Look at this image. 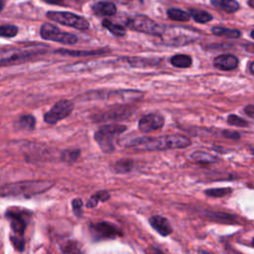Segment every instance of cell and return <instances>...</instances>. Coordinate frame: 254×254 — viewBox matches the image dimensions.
<instances>
[{"instance_id": "6da1fadb", "label": "cell", "mask_w": 254, "mask_h": 254, "mask_svg": "<svg viewBox=\"0 0 254 254\" xmlns=\"http://www.w3.org/2000/svg\"><path fill=\"white\" fill-rule=\"evenodd\" d=\"M190 145V140L183 135H166L161 137H139L131 139L126 146L136 150L164 151L170 149H182Z\"/></svg>"}, {"instance_id": "7a4b0ae2", "label": "cell", "mask_w": 254, "mask_h": 254, "mask_svg": "<svg viewBox=\"0 0 254 254\" xmlns=\"http://www.w3.org/2000/svg\"><path fill=\"white\" fill-rule=\"evenodd\" d=\"M54 185L55 182L48 180H32L6 184L0 188V197L29 198L49 190Z\"/></svg>"}, {"instance_id": "3957f363", "label": "cell", "mask_w": 254, "mask_h": 254, "mask_svg": "<svg viewBox=\"0 0 254 254\" xmlns=\"http://www.w3.org/2000/svg\"><path fill=\"white\" fill-rule=\"evenodd\" d=\"M5 216L9 221L10 227L13 232L10 235L11 242L16 250L22 251L24 249L23 234L26 229L30 213L25 209L13 207L6 211Z\"/></svg>"}, {"instance_id": "277c9868", "label": "cell", "mask_w": 254, "mask_h": 254, "mask_svg": "<svg viewBox=\"0 0 254 254\" xmlns=\"http://www.w3.org/2000/svg\"><path fill=\"white\" fill-rule=\"evenodd\" d=\"M44 53L40 47L8 48L0 50V66H7L26 62L33 57Z\"/></svg>"}, {"instance_id": "5b68a950", "label": "cell", "mask_w": 254, "mask_h": 254, "mask_svg": "<svg viewBox=\"0 0 254 254\" xmlns=\"http://www.w3.org/2000/svg\"><path fill=\"white\" fill-rule=\"evenodd\" d=\"M126 131V126L121 124H108L100 127L94 134V139L104 153L114 150V140Z\"/></svg>"}, {"instance_id": "8992f818", "label": "cell", "mask_w": 254, "mask_h": 254, "mask_svg": "<svg viewBox=\"0 0 254 254\" xmlns=\"http://www.w3.org/2000/svg\"><path fill=\"white\" fill-rule=\"evenodd\" d=\"M161 36L167 45L184 46L196 41L199 34L196 31L184 27H170L164 29Z\"/></svg>"}, {"instance_id": "52a82bcc", "label": "cell", "mask_w": 254, "mask_h": 254, "mask_svg": "<svg viewBox=\"0 0 254 254\" xmlns=\"http://www.w3.org/2000/svg\"><path fill=\"white\" fill-rule=\"evenodd\" d=\"M47 18L60 23L64 26H69L77 30H86L89 27V23L83 17L77 16L69 12H58L50 11L46 14Z\"/></svg>"}, {"instance_id": "ba28073f", "label": "cell", "mask_w": 254, "mask_h": 254, "mask_svg": "<svg viewBox=\"0 0 254 254\" xmlns=\"http://www.w3.org/2000/svg\"><path fill=\"white\" fill-rule=\"evenodd\" d=\"M41 36L45 40L62 43L64 45H73L77 42V37L73 34L61 31L58 27L45 23L42 25L40 30Z\"/></svg>"}, {"instance_id": "9c48e42d", "label": "cell", "mask_w": 254, "mask_h": 254, "mask_svg": "<svg viewBox=\"0 0 254 254\" xmlns=\"http://www.w3.org/2000/svg\"><path fill=\"white\" fill-rule=\"evenodd\" d=\"M73 110V103L67 99H62L56 102L53 107L44 115V121L48 124H56L66 118Z\"/></svg>"}, {"instance_id": "30bf717a", "label": "cell", "mask_w": 254, "mask_h": 254, "mask_svg": "<svg viewBox=\"0 0 254 254\" xmlns=\"http://www.w3.org/2000/svg\"><path fill=\"white\" fill-rule=\"evenodd\" d=\"M127 25L129 28L135 31L150 34V35H156V36H161V34L164 31V28L162 26H160L150 18L142 15H137L129 19L127 22Z\"/></svg>"}, {"instance_id": "8fae6325", "label": "cell", "mask_w": 254, "mask_h": 254, "mask_svg": "<svg viewBox=\"0 0 254 254\" xmlns=\"http://www.w3.org/2000/svg\"><path fill=\"white\" fill-rule=\"evenodd\" d=\"M89 231L92 237L96 240L114 239L115 237L122 235V233L116 226L106 221H100L90 224Z\"/></svg>"}, {"instance_id": "7c38bea8", "label": "cell", "mask_w": 254, "mask_h": 254, "mask_svg": "<svg viewBox=\"0 0 254 254\" xmlns=\"http://www.w3.org/2000/svg\"><path fill=\"white\" fill-rule=\"evenodd\" d=\"M165 119L162 115L158 113H150L145 116H143L139 122H138V127L142 132H151L153 130L160 129L161 127L164 126Z\"/></svg>"}, {"instance_id": "4fadbf2b", "label": "cell", "mask_w": 254, "mask_h": 254, "mask_svg": "<svg viewBox=\"0 0 254 254\" xmlns=\"http://www.w3.org/2000/svg\"><path fill=\"white\" fill-rule=\"evenodd\" d=\"M213 65L220 70H232L238 65V59L230 54L217 56L213 60Z\"/></svg>"}, {"instance_id": "5bb4252c", "label": "cell", "mask_w": 254, "mask_h": 254, "mask_svg": "<svg viewBox=\"0 0 254 254\" xmlns=\"http://www.w3.org/2000/svg\"><path fill=\"white\" fill-rule=\"evenodd\" d=\"M149 222L151 226L163 236H168L172 233V225L169 220L164 216L153 215L152 217H150Z\"/></svg>"}, {"instance_id": "9a60e30c", "label": "cell", "mask_w": 254, "mask_h": 254, "mask_svg": "<svg viewBox=\"0 0 254 254\" xmlns=\"http://www.w3.org/2000/svg\"><path fill=\"white\" fill-rule=\"evenodd\" d=\"M92 10L95 14L101 16H111L116 13V7L111 2L100 1L92 6Z\"/></svg>"}, {"instance_id": "2e32d148", "label": "cell", "mask_w": 254, "mask_h": 254, "mask_svg": "<svg viewBox=\"0 0 254 254\" xmlns=\"http://www.w3.org/2000/svg\"><path fill=\"white\" fill-rule=\"evenodd\" d=\"M211 3L227 13H233L239 9V4L235 0H211Z\"/></svg>"}, {"instance_id": "e0dca14e", "label": "cell", "mask_w": 254, "mask_h": 254, "mask_svg": "<svg viewBox=\"0 0 254 254\" xmlns=\"http://www.w3.org/2000/svg\"><path fill=\"white\" fill-rule=\"evenodd\" d=\"M171 64L176 67H189L192 64V60L188 55H175L171 58Z\"/></svg>"}, {"instance_id": "ac0fdd59", "label": "cell", "mask_w": 254, "mask_h": 254, "mask_svg": "<svg viewBox=\"0 0 254 254\" xmlns=\"http://www.w3.org/2000/svg\"><path fill=\"white\" fill-rule=\"evenodd\" d=\"M190 158L199 164H211L216 161V157L202 151H196L190 155Z\"/></svg>"}, {"instance_id": "d6986e66", "label": "cell", "mask_w": 254, "mask_h": 254, "mask_svg": "<svg viewBox=\"0 0 254 254\" xmlns=\"http://www.w3.org/2000/svg\"><path fill=\"white\" fill-rule=\"evenodd\" d=\"M57 53L62 55L73 56V57H88V56H96L105 53L104 50H97V51H69V50H59Z\"/></svg>"}, {"instance_id": "ffe728a7", "label": "cell", "mask_w": 254, "mask_h": 254, "mask_svg": "<svg viewBox=\"0 0 254 254\" xmlns=\"http://www.w3.org/2000/svg\"><path fill=\"white\" fill-rule=\"evenodd\" d=\"M212 33L216 36L232 38V39L240 37V32L238 30L228 29V28H223V27H214V28H212Z\"/></svg>"}, {"instance_id": "44dd1931", "label": "cell", "mask_w": 254, "mask_h": 254, "mask_svg": "<svg viewBox=\"0 0 254 254\" xmlns=\"http://www.w3.org/2000/svg\"><path fill=\"white\" fill-rule=\"evenodd\" d=\"M110 197V193L106 190H99L93 195L90 196V198L86 202L87 207H94L97 205L99 201H105Z\"/></svg>"}, {"instance_id": "7402d4cb", "label": "cell", "mask_w": 254, "mask_h": 254, "mask_svg": "<svg viewBox=\"0 0 254 254\" xmlns=\"http://www.w3.org/2000/svg\"><path fill=\"white\" fill-rule=\"evenodd\" d=\"M102 25H103V27H105L111 34H113V35L116 36V37H122V36H124L125 33H126L125 28H124L123 26L114 24V23H112V22L109 21V20H103Z\"/></svg>"}, {"instance_id": "603a6c76", "label": "cell", "mask_w": 254, "mask_h": 254, "mask_svg": "<svg viewBox=\"0 0 254 254\" xmlns=\"http://www.w3.org/2000/svg\"><path fill=\"white\" fill-rule=\"evenodd\" d=\"M190 16H191L197 23H207L212 19L210 14L197 9H190Z\"/></svg>"}, {"instance_id": "cb8c5ba5", "label": "cell", "mask_w": 254, "mask_h": 254, "mask_svg": "<svg viewBox=\"0 0 254 254\" xmlns=\"http://www.w3.org/2000/svg\"><path fill=\"white\" fill-rule=\"evenodd\" d=\"M167 14L170 19L175 20V21L186 22V21H189V19H190V14L183 10H180V9H175V8L169 9Z\"/></svg>"}, {"instance_id": "d4e9b609", "label": "cell", "mask_w": 254, "mask_h": 254, "mask_svg": "<svg viewBox=\"0 0 254 254\" xmlns=\"http://www.w3.org/2000/svg\"><path fill=\"white\" fill-rule=\"evenodd\" d=\"M133 168V162L131 160H120L114 165V171L116 173L124 174L128 173Z\"/></svg>"}, {"instance_id": "484cf974", "label": "cell", "mask_w": 254, "mask_h": 254, "mask_svg": "<svg viewBox=\"0 0 254 254\" xmlns=\"http://www.w3.org/2000/svg\"><path fill=\"white\" fill-rule=\"evenodd\" d=\"M19 124L24 129L32 130V129H34V127L36 125V119H35V117L33 115L27 114V115H24V116H22L20 118Z\"/></svg>"}, {"instance_id": "4316f807", "label": "cell", "mask_w": 254, "mask_h": 254, "mask_svg": "<svg viewBox=\"0 0 254 254\" xmlns=\"http://www.w3.org/2000/svg\"><path fill=\"white\" fill-rule=\"evenodd\" d=\"M18 33V28L14 25H3L0 26V37L12 38Z\"/></svg>"}, {"instance_id": "83f0119b", "label": "cell", "mask_w": 254, "mask_h": 254, "mask_svg": "<svg viewBox=\"0 0 254 254\" xmlns=\"http://www.w3.org/2000/svg\"><path fill=\"white\" fill-rule=\"evenodd\" d=\"M79 154V150H65L61 154V159L66 163H72L77 160Z\"/></svg>"}, {"instance_id": "f1b7e54d", "label": "cell", "mask_w": 254, "mask_h": 254, "mask_svg": "<svg viewBox=\"0 0 254 254\" xmlns=\"http://www.w3.org/2000/svg\"><path fill=\"white\" fill-rule=\"evenodd\" d=\"M231 192V189L229 188H220V189H210V190H206L204 191V193L208 196L211 197H222L228 193Z\"/></svg>"}, {"instance_id": "f546056e", "label": "cell", "mask_w": 254, "mask_h": 254, "mask_svg": "<svg viewBox=\"0 0 254 254\" xmlns=\"http://www.w3.org/2000/svg\"><path fill=\"white\" fill-rule=\"evenodd\" d=\"M227 123L231 126H236V127H246L248 125V122L239 116L235 114H230L227 117Z\"/></svg>"}, {"instance_id": "4dcf8cb0", "label": "cell", "mask_w": 254, "mask_h": 254, "mask_svg": "<svg viewBox=\"0 0 254 254\" xmlns=\"http://www.w3.org/2000/svg\"><path fill=\"white\" fill-rule=\"evenodd\" d=\"M127 110H116V111H109L107 113H105L102 116L101 120H114L116 118H124L127 117L128 114H124L127 113Z\"/></svg>"}, {"instance_id": "1f68e13d", "label": "cell", "mask_w": 254, "mask_h": 254, "mask_svg": "<svg viewBox=\"0 0 254 254\" xmlns=\"http://www.w3.org/2000/svg\"><path fill=\"white\" fill-rule=\"evenodd\" d=\"M213 219L215 220H219V221H234L235 220V216L229 214V213H222V212H214L211 213L210 215Z\"/></svg>"}, {"instance_id": "d6a6232c", "label": "cell", "mask_w": 254, "mask_h": 254, "mask_svg": "<svg viewBox=\"0 0 254 254\" xmlns=\"http://www.w3.org/2000/svg\"><path fill=\"white\" fill-rule=\"evenodd\" d=\"M71 204H72V209H73V212L77 215V216H80L82 211H81V208H82V200L80 198H74L72 201H71Z\"/></svg>"}, {"instance_id": "836d02e7", "label": "cell", "mask_w": 254, "mask_h": 254, "mask_svg": "<svg viewBox=\"0 0 254 254\" xmlns=\"http://www.w3.org/2000/svg\"><path fill=\"white\" fill-rule=\"evenodd\" d=\"M223 135L226 137V138H229V139H232V140H238L240 138V134L238 132H235V131H230V130H225L223 131Z\"/></svg>"}, {"instance_id": "e575fe53", "label": "cell", "mask_w": 254, "mask_h": 254, "mask_svg": "<svg viewBox=\"0 0 254 254\" xmlns=\"http://www.w3.org/2000/svg\"><path fill=\"white\" fill-rule=\"evenodd\" d=\"M63 251L70 253V252H78V249H77V246H74L70 241L67 244H65V246L63 247Z\"/></svg>"}, {"instance_id": "d590c367", "label": "cell", "mask_w": 254, "mask_h": 254, "mask_svg": "<svg viewBox=\"0 0 254 254\" xmlns=\"http://www.w3.org/2000/svg\"><path fill=\"white\" fill-rule=\"evenodd\" d=\"M244 112L247 116H249L251 118H254V105L249 104V105L245 106L244 107Z\"/></svg>"}, {"instance_id": "8d00e7d4", "label": "cell", "mask_w": 254, "mask_h": 254, "mask_svg": "<svg viewBox=\"0 0 254 254\" xmlns=\"http://www.w3.org/2000/svg\"><path fill=\"white\" fill-rule=\"evenodd\" d=\"M49 4H61L64 0H43Z\"/></svg>"}, {"instance_id": "74e56055", "label": "cell", "mask_w": 254, "mask_h": 254, "mask_svg": "<svg viewBox=\"0 0 254 254\" xmlns=\"http://www.w3.org/2000/svg\"><path fill=\"white\" fill-rule=\"evenodd\" d=\"M249 71H250L252 74H254V62L250 63V64H249Z\"/></svg>"}, {"instance_id": "f35d334b", "label": "cell", "mask_w": 254, "mask_h": 254, "mask_svg": "<svg viewBox=\"0 0 254 254\" xmlns=\"http://www.w3.org/2000/svg\"><path fill=\"white\" fill-rule=\"evenodd\" d=\"M251 37H252V39H254V30L251 32Z\"/></svg>"}, {"instance_id": "ab89813d", "label": "cell", "mask_w": 254, "mask_h": 254, "mask_svg": "<svg viewBox=\"0 0 254 254\" xmlns=\"http://www.w3.org/2000/svg\"><path fill=\"white\" fill-rule=\"evenodd\" d=\"M251 243H252V245H253V246H254V239H253V240H252V242H251Z\"/></svg>"}]
</instances>
